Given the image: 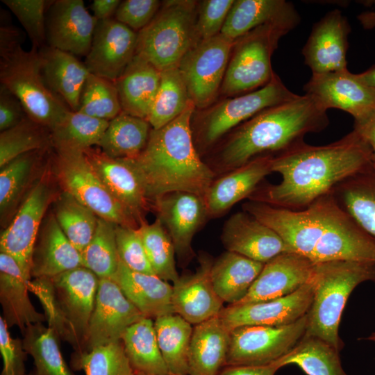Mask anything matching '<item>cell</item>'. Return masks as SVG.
<instances>
[{"mask_svg":"<svg viewBox=\"0 0 375 375\" xmlns=\"http://www.w3.org/2000/svg\"><path fill=\"white\" fill-rule=\"evenodd\" d=\"M314 290L312 273L307 283L289 295L265 301L229 305L218 316L231 332L244 326L288 325L308 313Z\"/></svg>","mask_w":375,"mask_h":375,"instance_id":"5bb4252c","label":"cell"},{"mask_svg":"<svg viewBox=\"0 0 375 375\" xmlns=\"http://www.w3.org/2000/svg\"><path fill=\"white\" fill-rule=\"evenodd\" d=\"M58 178L67 192L98 217L118 226L138 228L131 212L108 190L83 151L56 149Z\"/></svg>","mask_w":375,"mask_h":375,"instance_id":"30bf717a","label":"cell"},{"mask_svg":"<svg viewBox=\"0 0 375 375\" xmlns=\"http://www.w3.org/2000/svg\"><path fill=\"white\" fill-rule=\"evenodd\" d=\"M112 279L144 317L154 320L174 313L173 286L156 275L134 272L120 261Z\"/></svg>","mask_w":375,"mask_h":375,"instance_id":"f546056e","label":"cell"},{"mask_svg":"<svg viewBox=\"0 0 375 375\" xmlns=\"http://www.w3.org/2000/svg\"><path fill=\"white\" fill-rule=\"evenodd\" d=\"M367 340L375 342V333H372L369 338H367Z\"/></svg>","mask_w":375,"mask_h":375,"instance_id":"be15d7a7","label":"cell"},{"mask_svg":"<svg viewBox=\"0 0 375 375\" xmlns=\"http://www.w3.org/2000/svg\"><path fill=\"white\" fill-rule=\"evenodd\" d=\"M231 331L219 316L195 325L188 354V375H219L226 366Z\"/></svg>","mask_w":375,"mask_h":375,"instance_id":"4dcf8cb0","label":"cell"},{"mask_svg":"<svg viewBox=\"0 0 375 375\" xmlns=\"http://www.w3.org/2000/svg\"><path fill=\"white\" fill-rule=\"evenodd\" d=\"M272 157L256 158L214 181L204 200L208 215L216 216L249 196L272 173Z\"/></svg>","mask_w":375,"mask_h":375,"instance_id":"f1b7e54d","label":"cell"},{"mask_svg":"<svg viewBox=\"0 0 375 375\" xmlns=\"http://www.w3.org/2000/svg\"><path fill=\"white\" fill-rule=\"evenodd\" d=\"M151 127L147 119L122 111L109 121L97 146L109 157L134 159L145 149Z\"/></svg>","mask_w":375,"mask_h":375,"instance_id":"d590c367","label":"cell"},{"mask_svg":"<svg viewBox=\"0 0 375 375\" xmlns=\"http://www.w3.org/2000/svg\"><path fill=\"white\" fill-rule=\"evenodd\" d=\"M115 230L116 224L98 217L94 235L81 253L82 266L99 278H112L119 267Z\"/></svg>","mask_w":375,"mask_h":375,"instance_id":"ee69618b","label":"cell"},{"mask_svg":"<svg viewBox=\"0 0 375 375\" xmlns=\"http://www.w3.org/2000/svg\"><path fill=\"white\" fill-rule=\"evenodd\" d=\"M372 160L369 145L354 129L328 144L312 146L305 142L273 158L272 172L278 173L281 180L277 184L258 187L249 199L280 208L302 210L331 192Z\"/></svg>","mask_w":375,"mask_h":375,"instance_id":"7a4b0ae2","label":"cell"},{"mask_svg":"<svg viewBox=\"0 0 375 375\" xmlns=\"http://www.w3.org/2000/svg\"><path fill=\"white\" fill-rule=\"evenodd\" d=\"M99 278L81 266L51 278H36L28 283L40 301L48 326L75 353L86 350L90 321Z\"/></svg>","mask_w":375,"mask_h":375,"instance_id":"5b68a950","label":"cell"},{"mask_svg":"<svg viewBox=\"0 0 375 375\" xmlns=\"http://www.w3.org/2000/svg\"><path fill=\"white\" fill-rule=\"evenodd\" d=\"M74 370H83L85 375H133L132 367L122 341L101 345L87 352L72 356Z\"/></svg>","mask_w":375,"mask_h":375,"instance_id":"7dc6e473","label":"cell"},{"mask_svg":"<svg viewBox=\"0 0 375 375\" xmlns=\"http://www.w3.org/2000/svg\"><path fill=\"white\" fill-rule=\"evenodd\" d=\"M192 103L178 67L162 71L147 120L152 129H159L180 116Z\"/></svg>","mask_w":375,"mask_h":375,"instance_id":"60d3db41","label":"cell"},{"mask_svg":"<svg viewBox=\"0 0 375 375\" xmlns=\"http://www.w3.org/2000/svg\"><path fill=\"white\" fill-rule=\"evenodd\" d=\"M300 16L294 5L285 0H235L221 33L236 40L253 29L267 24L287 26L292 30Z\"/></svg>","mask_w":375,"mask_h":375,"instance_id":"4316f807","label":"cell"},{"mask_svg":"<svg viewBox=\"0 0 375 375\" xmlns=\"http://www.w3.org/2000/svg\"><path fill=\"white\" fill-rule=\"evenodd\" d=\"M278 369L274 363L262 366H226L219 375H275Z\"/></svg>","mask_w":375,"mask_h":375,"instance_id":"680465c9","label":"cell"},{"mask_svg":"<svg viewBox=\"0 0 375 375\" xmlns=\"http://www.w3.org/2000/svg\"><path fill=\"white\" fill-rule=\"evenodd\" d=\"M197 5L192 0L162 1L153 19L138 33L136 55L160 72L177 68L184 56L198 44Z\"/></svg>","mask_w":375,"mask_h":375,"instance_id":"ba28073f","label":"cell"},{"mask_svg":"<svg viewBox=\"0 0 375 375\" xmlns=\"http://www.w3.org/2000/svg\"><path fill=\"white\" fill-rule=\"evenodd\" d=\"M297 97L274 74L264 87L224 99L203 112L199 129L201 141L205 145H210L231 129L261 111Z\"/></svg>","mask_w":375,"mask_h":375,"instance_id":"4fadbf2b","label":"cell"},{"mask_svg":"<svg viewBox=\"0 0 375 375\" xmlns=\"http://www.w3.org/2000/svg\"><path fill=\"white\" fill-rule=\"evenodd\" d=\"M307 315L280 326H244L231 332L226 366H262L288 354L304 336ZM225 366V367H226Z\"/></svg>","mask_w":375,"mask_h":375,"instance_id":"8fae6325","label":"cell"},{"mask_svg":"<svg viewBox=\"0 0 375 375\" xmlns=\"http://www.w3.org/2000/svg\"><path fill=\"white\" fill-rule=\"evenodd\" d=\"M121 1L119 0H94L91 5L93 16L97 21L111 18L115 13Z\"/></svg>","mask_w":375,"mask_h":375,"instance_id":"91938a15","label":"cell"},{"mask_svg":"<svg viewBox=\"0 0 375 375\" xmlns=\"http://www.w3.org/2000/svg\"><path fill=\"white\" fill-rule=\"evenodd\" d=\"M51 144V131L28 116L19 124L0 134V167L31 151Z\"/></svg>","mask_w":375,"mask_h":375,"instance_id":"bcb514c9","label":"cell"},{"mask_svg":"<svg viewBox=\"0 0 375 375\" xmlns=\"http://www.w3.org/2000/svg\"><path fill=\"white\" fill-rule=\"evenodd\" d=\"M54 216L64 234L81 253L94 235L97 215L64 191L56 202Z\"/></svg>","mask_w":375,"mask_h":375,"instance_id":"7bdbcfd3","label":"cell"},{"mask_svg":"<svg viewBox=\"0 0 375 375\" xmlns=\"http://www.w3.org/2000/svg\"><path fill=\"white\" fill-rule=\"evenodd\" d=\"M324 109H340L358 119L375 108V89L347 69L312 74L303 88Z\"/></svg>","mask_w":375,"mask_h":375,"instance_id":"e0dca14e","label":"cell"},{"mask_svg":"<svg viewBox=\"0 0 375 375\" xmlns=\"http://www.w3.org/2000/svg\"><path fill=\"white\" fill-rule=\"evenodd\" d=\"M153 321L158 346L169 375H188L192 324L176 313L161 316Z\"/></svg>","mask_w":375,"mask_h":375,"instance_id":"74e56055","label":"cell"},{"mask_svg":"<svg viewBox=\"0 0 375 375\" xmlns=\"http://www.w3.org/2000/svg\"><path fill=\"white\" fill-rule=\"evenodd\" d=\"M28 280L16 260L0 253V302L8 328L17 326L23 332L29 325L43 323L44 314L38 312L28 294Z\"/></svg>","mask_w":375,"mask_h":375,"instance_id":"83f0119b","label":"cell"},{"mask_svg":"<svg viewBox=\"0 0 375 375\" xmlns=\"http://www.w3.org/2000/svg\"><path fill=\"white\" fill-rule=\"evenodd\" d=\"M242 208L274 230L290 253L314 264L332 260L375 262V238L360 227L331 192L299 210L253 200L244 203Z\"/></svg>","mask_w":375,"mask_h":375,"instance_id":"6da1fadb","label":"cell"},{"mask_svg":"<svg viewBox=\"0 0 375 375\" xmlns=\"http://www.w3.org/2000/svg\"><path fill=\"white\" fill-rule=\"evenodd\" d=\"M351 26L338 9L326 13L312 26L302 54L312 74L347 69V52Z\"/></svg>","mask_w":375,"mask_h":375,"instance_id":"ffe728a7","label":"cell"},{"mask_svg":"<svg viewBox=\"0 0 375 375\" xmlns=\"http://www.w3.org/2000/svg\"><path fill=\"white\" fill-rule=\"evenodd\" d=\"M97 22L83 0L51 1L46 13L47 42L74 56H86Z\"/></svg>","mask_w":375,"mask_h":375,"instance_id":"d6986e66","label":"cell"},{"mask_svg":"<svg viewBox=\"0 0 375 375\" xmlns=\"http://www.w3.org/2000/svg\"><path fill=\"white\" fill-rule=\"evenodd\" d=\"M358 76L365 84L375 89V65L365 72L358 74Z\"/></svg>","mask_w":375,"mask_h":375,"instance_id":"6125c7cd","label":"cell"},{"mask_svg":"<svg viewBox=\"0 0 375 375\" xmlns=\"http://www.w3.org/2000/svg\"><path fill=\"white\" fill-rule=\"evenodd\" d=\"M314 295L306 314V335L319 338L339 351L344 344L339 325L352 291L365 281L375 283V262L332 260L314 264Z\"/></svg>","mask_w":375,"mask_h":375,"instance_id":"52a82bcc","label":"cell"},{"mask_svg":"<svg viewBox=\"0 0 375 375\" xmlns=\"http://www.w3.org/2000/svg\"><path fill=\"white\" fill-rule=\"evenodd\" d=\"M0 352L3 359L1 375H26L25 361L28 354L23 340L10 336L3 317H0Z\"/></svg>","mask_w":375,"mask_h":375,"instance_id":"11a10c76","label":"cell"},{"mask_svg":"<svg viewBox=\"0 0 375 375\" xmlns=\"http://www.w3.org/2000/svg\"><path fill=\"white\" fill-rule=\"evenodd\" d=\"M235 40L222 33L194 45L178 69L195 108L210 106L219 93Z\"/></svg>","mask_w":375,"mask_h":375,"instance_id":"7c38bea8","label":"cell"},{"mask_svg":"<svg viewBox=\"0 0 375 375\" xmlns=\"http://www.w3.org/2000/svg\"><path fill=\"white\" fill-rule=\"evenodd\" d=\"M329 124L327 110L305 94L268 108L242 124L223 147L221 160L234 169L262 157H276L305 143Z\"/></svg>","mask_w":375,"mask_h":375,"instance_id":"277c9868","label":"cell"},{"mask_svg":"<svg viewBox=\"0 0 375 375\" xmlns=\"http://www.w3.org/2000/svg\"><path fill=\"white\" fill-rule=\"evenodd\" d=\"M23 346L34 361L39 375H75L65 361L56 332L42 323L28 326L22 332Z\"/></svg>","mask_w":375,"mask_h":375,"instance_id":"ab89813d","label":"cell"},{"mask_svg":"<svg viewBox=\"0 0 375 375\" xmlns=\"http://www.w3.org/2000/svg\"><path fill=\"white\" fill-rule=\"evenodd\" d=\"M26 31L32 47L38 50L47 42L46 13L51 1L2 0Z\"/></svg>","mask_w":375,"mask_h":375,"instance_id":"f907efd6","label":"cell"},{"mask_svg":"<svg viewBox=\"0 0 375 375\" xmlns=\"http://www.w3.org/2000/svg\"><path fill=\"white\" fill-rule=\"evenodd\" d=\"M108 124V121L71 110L51 131V144L55 149L84 151L92 148L98 145Z\"/></svg>","mask_w":375,"mask_h":375,"instance_id":"b9f144b4","label":"cell"},{"mask_svg":"<svg viewBox=\"0 0 375 375\" xmlns=\"http://www.w3.org/2000/svg\"><path fill=\"white\" fill-rule=\"evenodd\" d=\"M161 4L158 0H125L116 10L115 19L138 33L151 22Z\"/></svg>","mask_w":375,"mask_h":375,"instance_id":"db71d44e","label":"cell"},{"mask_svg":"<svg viewBox=\"0 0 375 375\" xmlns=\"http://www.w3.org/2000/svg\"><path fill=\"white\" fill-rule=\"evenodd\" d=\"M28 115L18 99L8 89L1 84L0 87V131L12 128Z\"/></svg>","mask_w":375,"mask_h":375,"instance_id":"9f6ffc18","label":"cell"},{"mask_svg":"<svg viewBox=\"0 0 375 375\" xmlns=\"http://www.w3.org/2000/svg\"><path fill=\"white\" fill-rule=\"evenodd\" d=\"M158 219L169 235L180 257L192 255V238L208 215L204 198L176 192L154 201Z\"/></svg>","mask_w":375,"mask_h":375,"instance_id":"7402d4cb","label":"cell"},{"mask_svg":"<svg viewBox=\"0 0 375 375\" xmlns=\"http://www.w3.org/2000/svg\"><path fill=\"white\" fill-rule=\"evenodd\" d=\"M353 129L367 143L375 160V108L364 117L354 120Z\"/></svg>","mask_w":375,"mask_h":375,"instance_id":"6f0895ef","label":"cell"},{"mask_svg":"<svg viewBox=\"0 0 375 375\" xmlns=\"http://www.w3.org/2000/svg\"><path fill=\"white\" fill-rule=\"evenodd\" d=\"M81 266V253L51 216L35 246L31 277L51 278Z\"/></svg>","mask_w":375,"mask_h":375,"instance_id":"d6a6232c","label":"cell"},{"mask_svg":"<svg viewBox=\"0 0 375 375\" xmlns=\"http://www.w3.org/2000/svg\"><path fill=\"white\" fill-rule=\"evenodd\" d=\"M133 375H149V374H147L143 373V372L135 371Z\"/></svg>","mask_w":375,"mask_h":375,"instance_id":"03108f58","label":"cell"},{"mask_svg":"<svg viewBox=\"0 0 375 375\" xmlns=\"http://www.w3.org/2000/svg\"><path fill=\"white\" fill-rule=\"evenodd\" d=\"M26 375H39L37 372L35 370V369L32 371H31L29 373L26 374Z\"/></svg>","mask_w":375,"mask_h":375,"instance_id":"e7e4bbea","label":"cell"},{"mask_svg":"<svg viewBox=\"0 0 375 375\" xmlns=\"http://www.w3.org/2000/svg\"><path fill=\"white\" fill-rule=\"evenodd\" d=\"M331 193L340 206L375 238V160L338 183Z\"/></svg>","mask_w":375,"mask_h":375,"instance_id":"836d02e7","label":"cell"},{"mask_svg":"<svg viewBox=\"0 0 375 375\" xmlns=\"http://www.w3.org/2000/svg\"><path fill=\"white\" fill-rule=\"evenodd\" d=\"M138 33L115 19L97 21L85 65L89 72L115 81L136 55Z\"/></svg>","mask_w":375,"mask_h":375,"instance_id":"ac0fdd59","label":"cell"},{"mask_svg":"<svg viewBox=\"0 0 375 375\" xmlns=\"http://www.w3.org/2000/svg\"><path fill=\"white\" fill-rule=\"evenodd\" d=\"M160 74L152 64L135 55L115 81L122 111L147 119L159 88Z\"/></svg>","mask_w":375,"mask_h":375,"instance_id":"1f68e13d","label":"cell"},{"mask_svg":"<svg viewBox=\"0 0 375 375\" xmlns=\"http://www.w3.org/2000/svg\"><path fill=\"white\" fill-rule=\"evenodd\" d=\"M41 150L24 153L1 167L0 209L1 215L16 203L28 181L37 158V153Z\"/></svg>","mask_w":375,"mask_h":375,"instance_id":"681fc988","label":"cell"},{"mask_svg":"<svg viewBox=\"0 0 375 375\" xmlns=\"http://www.w3.org/2000/svg\"><path fill=\"white\" fill-rule=\"evenodd\" d=\"M234 0H204L197 5L195 25L198 43L221 33Z\"/></svg>","mask_w":375,"mask_h":375,"instance_id":"f5cc1de1","label":"cell"},{"mask_svg":"<svg viewBox=\"0 0 375 375\" xmlns=\"http://www.w3.org/2000/svg\"><path fill=\"white\" fill-rule=\"evenodd\" d=\"M41 72L48 88L74 112L78 111L82 91L90 74L74 55L44 45L39 49Z\"/></svg>","mask_w":375,"mask_h":375,"instance_id":"484cf974","label":"cell"},{"mask_svg":"<svg viewBox=\"0 0 375 375\" xmlns=\"http://www.w3.org/2000/svg\"><path fill=\"white\" fill-rule=\"evenodd\" d=\"M121 340L135 371L149 375H169L158 346L153 319L143 317L126 329Z\"/></svg>","mask_w":375,"mask_h":375,"instance_id":"8d00e7d4","label":"cell"},{"mask_svg":"<svg viewBox=\"0 0 375 375\" xmlns=\"http://www.w3.org/2000/svg\"><path fill=\"white\" fill-rule=\"evenodd\" d=\"M51 198L52 192L47 184L43 181L37 183L1 235V252L12 257L30 281L38 233Z\"/></svg>","mask_w":375,"mask_h":375,"instance_id":"9a60e30c","label":"cell"},{"mask_svg":"<svg viewBox=\"0 0 375 375\" xmlns=\"http://www.w3.org/2000/svg\"><path fill=\"white\" fill-rule=\"evenodd\" d=\"M83 151L108 190L140 223L149 199L131 159L109 157L100 149Z\"/></svg>","mask_w":375,"mask_h":375,"instance_id":"d4e9b609","label":"cell"},{"mask_svg":"<svg viewBox=\"0 0 375 375\" xmlns=\"http://www.w3.org/2000/svg\"><path fill=\"white\" fill-rule=\"evenodd\" d=\"M213 262L207 256L199 258L197 271L179 277L173 283L174 312L191 324H199L218 316L224 301L215 290L211 279Z\"/></svg>","mask_w":375,"mask_h":375,"instance_id":"44dd1931","label":"cell"},{"mask_svg":"<svg viewBox=\"0 0 375 375\" xmlns=\"http://www.w3.org/2000/svg\"><path fill=\"white\" fill-rule=\"evenodd\" d=\"M143 317L112 278H99L84 352L122 341L126 329Z\"/></svg>","mask_w":375,"mask_h":375,"instance_id":"2e32d148","label":"cell"},{"mask_svg":"<svg viewBox=\"0 0 375 375\" xmlns=\"http://www.w3.org/2000/svg\"><path fill=\"white\" fill-rule=\"evenodd\" d=\"M78 111L108 122L117 117L122 110L115 82L90 73L82 91Z\"/></svg>","mask_w":375,"mask_h":375,"instance_id":"c3c4849f","label":"cell"},{"mask_svg":"<svg viewBox=\"0 0 375 375\" xmlns=\"http://www.w3.org/2000/svg\"><path fill=\"white\" fill-rule=\"evenodd\" d=\"M313 266L310 260L297 253H281L264 264L247 294L235 304L265 301L289 295L308 282Z\"/></svg>","mask_w":375,"mask_h":375,"instance_id":"603a6c76","label":"cell"},{"mask_svg":"<svg viewBox=\"0 0 375 375\" xmlns=\"http://www.w3.org/2000/svg\"><path fill=\"white\" fill-rule=\"evenodd\" d=\"M340 351L326 342L304 335L285 356L274 362L278 368L294 364L307 375H347Z\"/></svg>","mask_w":375,"mask_h":375,"instance_id":"f35d334b","label":"cell"},{"mask_svg":"<svg viewBox=\"0 0 375 375\" xmlns=\"http://www.w3.org/2000/svg\"><path fill=\"white\" fill-rule=\"evenodd\" d=\"M222 241L227 251L262 263L290 253L274 230L245 211L238 212L227 219Z\"/></svg>","mask_w":375,"mask_h":375,"instance_id":"cb8c5ba5","label":"cell"},{"mask_svg":"<svg viewBox=\"0 0 375 375\" xmlns=\"http://www.w3.org/2000/svg\"><path fill=\"white\" fill-rule=\"evenodd\" d=\"M358 19L365 30L375 28V11L362 12L358 15Z\"/></svg>","mask_w":375,"mask_h":375,"instance_id":"94428289","label":"cell"},{"mask_svg":"<svg viewBox=\"0 0 375 375\" xmlns=\"http://www.w3.org/2000/svg\"><path fill=\"white\" fill-rule=\"evenodd\" d=\"M116 242L120 261L130 269L155 274L138 228L116 225Z\"/></svg>","mask_w":375,"mask_h":375,"instance_id":"816d5d0a","label":"cell"},{"mask_svg":"<svg viewBox=\"0 0 375 375\" xmlns=\"http://www.w3.org/2000/svg\"><path fill=\"white\" fill-rule=\"evenodd\" d=\"M292 30L287 26L267 24L235 40L220 92L235 97L269 83L275 74L272 56L279 40Z\"/></svg>","mask_w":375,"mask_h":375,"instance_id":"9c48e42d","label":"cell"},{"mask_svg":"<svg viewBox=\"0 0 375 375\" xmlns=\"http://www.w3.org/2000/svg\"><path fill=\"white\" fill-rule=\"evenodd\" d=\"M192 103L180 116L159 129H151L147 144L131 159L148 199L185 192L204 198L214 173L199 158L194 145Z\"/></svg>","mask_w":375,"mask_h":375,"instance_id":"3957f363","label":"cell"},{"mask_svg":"<svg viewBox=\"0 0 375 375\" xmlns=\"http://www.w3.org/2000/svg\"><path fill=\"white\" fill-rule=\"evenodd\" d=\"M24 36L11 24L0 26L1 84L15 95L33 121L51 131L71 111L47 86L41 72L39 50L25 51Z\"/></svg>","mask_w":375,"mask_h":375,"instance_id":"8992f818","label":"cell"},{"mask_svg":"<svg viewBox=\"0 0 375 375\" xmlns=\"http://www.w3.org/2000/svg\"><path fill=\"white\" fill-rule=\"evenodd\" d=\"M138 230L155 275L167 282H176L180 276L176 267L174 246L161 222L158 218L151 224L142 220Z\"/></svg>","mask_w":375,"mask_h":375,"instance_id":"f6af8a7d","label":"cell"},{"mask_svg":"<svg viewBox=\"0 0 375 375\" xmlns=\"http://www.w3.org/2000/svg\"><path fill=\"white\" fill-rule=\"evenodd\" d=\"M265 263L226 251L211 268V279L218 296L229 305L240 301L248 292Z\"/></svg>","mask_w":375,"mask_h":375,"instance_id":"e575fe53","label":"cell"}]
</instances>
